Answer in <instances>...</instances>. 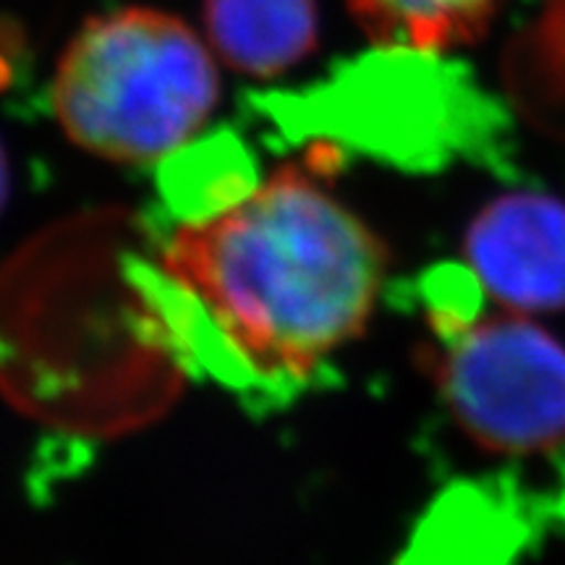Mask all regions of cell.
<instances>
[{
	"mask_svg": "<svg viewBox=\"0 0 565 565\" xmlns=\"http://www.w3.org/2000/svg\"><path fill=\"white\" fill-rule=\"evenodd\" d=\"M505 82L534 124L565 139V0H542L511 42Z\"/></svg>",
	"mask_w": 565,
	"mask_h": 565,
	"instance_id": "9c48e42d",
	"label": "cell"
},
{
	"mask_svg": "<svg viewBox=\"0 0 565 565\" xmlns=\"http://www.w3.org/2000/svg\"><path fill=\"white\" fill-rule=\"evenodd\" d=\"M6 196H9V160H6L3 147H0V210H3Z\"/></svg>",
	"mask_w": 565,
	"mask_h": 565,
	"instance_id": "30bf717a",
	"label": "cell"
},
{
	"mask_svg": "<svg viewBox=\"0 0 565 565\" xmlns=\"http://www.w3.org/2000/svg\"><path fill=\"white\" fill-rule=\"evenodd\" d=\"M257 110L288 141H320L395 168L429 171L477 152L492 108L443 53L380 45L312 87L257 97Z\"/></svg>",
	"mask_w": 565,
	"mask_h": 565,
	"instance_id": "3957f363",
	"label": "cell"
},
{
	"mask_svg": "<svg viewBox=\"0 0 565 565\" xmlns=\"http://www.w3.org/2000/svg\"><path fill=\"white\" fill-rule=\"evenodd\" d=\"M387 252L301 166L207 221L181 223L158 259L131 254L183 372L246 398H286L364 330Z\"/></svg>",
	"mask_w": 565,
	"mask_h": 565,
	"instance_id": "6da1fadb",
	"label": "cell"
},
{
	"mask_svg": "<svg viewBox=\"0 0 565 565\" xmlns=\"http://www.w3.org/2000/svg\"><path fill=\"white\" fill-rule=\"evenodd\" d=\"M257 189L252 152L233 134L196 141L168 154L160 173L166 207L181 223L207 221Z\"/></svg>",
	"mask_w": 565,
	"mask_h": 565,
	"instance_id": "52a82bcc",
	"label": "cell"
},
{
	"mask_svg": "<svg viewBox=\"0 0 565 565\" xmlns=\"http://www.w3.org/2000/svg\"><path fill=\"white\" fill-rule=\"evenodd\" d=\"M503 0H353L359 24L380 45L448 53L490 30Z\"/></svg>",
	"mask_w": 565,
	"mask_h": 565,
	"instance_id": "ba28073f",
	"label": "cell"
},
{
	"mask_svg": "<svg viewBox=\"0 0 565 565\" xmlns=\"http://www.w3.org/2000/svg\"><path fill=\"white\" fill-rule=\"evenodd\" d=\"M433 333L429 372L471 440L508 456L565 440V345L555 335L511 309Z\"/></svg>",
	"mask_w": 565,
	"mask_h": 565,
	"instance_id": "277c9868",
	"label": "cell"
},
{
	"mask_svg": "<svg viewBox=\"0 0 565 565\" xmlns=\"http://www.w3.org/2000/svg\"><path fill=\"white\" fill-rule=\"evenodd\" d=\"M212 45L233 68L275 76L317 42L315 0H207Z\"/></svg>",
	"mask_w": 565,
	"mask_h": 565,
	"instance_id": "8992f818",
	"label": "cell"
},
{
	"mask_svg": "<svg viewBox=\"0 0 565 565\" xmlns=\"http://www.w3.org/2000/svg\"><path fill=\"white\" fill-rule=\"evenodd\" d=\"M469 270L487 296L519 315L565 309V202L553 194L498 196L463 238Z\"/></svg>",
	"mask_w": 565,
	"mask_h": 565,
	"instance_id": "5b68a950",
	"label": "cell"
},
{
	"mask_svg": "<svg viewBox=\"0 0 565 565\" xmlns=\"http://www.w3.org/2000/svg\"><path fill=\"white\" fill-rule=\"evenodd\" d=\"M66 137L113 162H152L181 150L217 103L207 47L181 19L121 9L89 19L53 79Z\"/></svg>",
	"mask_w": 565,
	"mask_h": 565,
	"instance_id": "7a4b0ae2",
	"label": "cell"
}]
</instances>
